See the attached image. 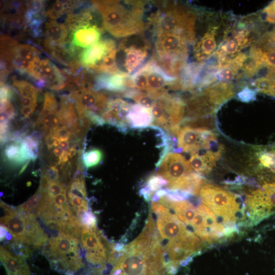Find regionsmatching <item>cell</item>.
<instances>
[{"mask_svg":"<svg viewBox=\"0 0 275 275\" xmlns=\"http://www.w3.org/2000/svg\"><path fill=\"white\" fill-rule=\"evenodd\" d=\"M117 255L104 275H171L165 252L152 214L141 234L125 246L116 247Z\"/></svg>","mask_w":275,"mask_h":275,"instance_id":"1","label":"cell"},{"mask_svg":"<svg viewBox=\"0 0 275 275\" xmlns=\"http://www.w3.org/2000/svg\"><path fill=\"white\" fill-rule=\"evenodd\" d=\"M150 212L164 250L168 271L173 274L179 266L199 253L202 241L167 206L153 201Z\"/></svg>","mask_w":275,"mask_h":275,"instance_id":"2","label":"cell"},{"mask_svg":"<svg viewBox=\"0 0 275 275\" xmlns=\"http://www.w3.org/2000/svg\"><path fill=\"white\" fill-rule=\"evenodd\" d=\"M92 4L100 14L103 29L115 37L143 34L147 29L144 2L94 1Z\"/></svg>","mask_w":275,"mask_h":275,"instance_id":"3","label":"cell"},{"mask_svg":"<svg viewBox=\"0 0 275 275\" xmlns=\"http://www.w3.org/2000/svg\"><path fill=\"white\" fill-rule=\"evenodd\" d=\"M156 202L169 208L201 241L210 242L233 232L202 202L195 206L185 199H172L166 195Z\"/></svg>","mask_w":275,"mask_h":275,"instance_id":"4","label":"cell"},{"mask_svg":"<svg viewBox=\"0 0 275 275\" xmlns=\"http://www.w3.org/2000/svg\"><path fill=\"white\" fill-rule=\"evenodd\" d=\"M160 6L147 18V27L151 29L152 35L177 33L185 37L190 44H194L196 40L197 11L177 2H165Z\"/></svg>","mask_w":275,"mask_h":275,"instance_id":"5","label":"cell"},{"mask_svg":"<svg viewBox=\"0 0 275 275\" xmlns=\"http://www.w3.org/2000/svg\"><path fill=\"white\" fill-rule=\"evenodd\" d=\"M80 240L60 232L52 235L43 248V253L52 268L65 275H80L85 268Z\"/></svg>","mask_w":275,"mask_h":275,"instance_id":"6","label":"cell"},{"mask_svg":"<svg viewBox=\"0 0 275 275\" xmlns=\"http://www.w3.org/2000/svg\"><path fill=\"white\" fill-rule=\"evenodd\" d=\"M157 168L155 174L166 181V189L190 195H199L203 178L193 171L189 162L180 154L169 153Z\"/></svg>","mask_w":275,"mask_h":275,"instance_id":"7","label":"cell"},{"mask_svg":"<svg viewBox=\"0 0 275 275\" xmlns=\"http://www.w3.org/2000/svg\"><path fill=\"white\" fill-rule=\"evenodd\" d=\"M202 202L208 207L229 229L236 232L235 223L240 205L236 195L220 187L207 183L203 184L199 193Z\"/></svg>","mask_w":275,"mask_h":275,"instance_id":"8","label":"cell"},{"mask_svg":"<svg viewBox=\"0 0 275 275\" xmlns=\"http://www.w3.org/2000/svg\"><path fill=\"white\" fill-rule=\"evenodd\" d=\"M80 243L91 275L103 270L116 252V245L109 243L97 226L82 227Z\"/></svg>","mask_w":275,"mask_h":275,"instance_id":"9","label":"cell"},{"mask_svg":"<svg viewBox=\"0 0 275 275\" xmlns=\"http://www.w3.org/2000/svg\"><path fill=\"white\" fill-rule=\"evenodd\" d=\"M143 34L124 38L119 43L116 63L120 72L131 75L149 60L152 44Z\"/></svg>","mask_w":275,"mask_h":275,"instance_id":"10","label":"cell"},{"mask_svg":"<svg viewBox=\"0 0 275 275\" xmlns=\"http://www.w3.org/2000/svg\"><path fill=\"white\" fill-rule=\"evenodd\" d=\"M185 107V100L179 96L167 93L159 97L151 108L153 116L151 126L159 128L172 135L177 136Z\"/></svg>","mask_w":275,"mask_h":275,"instance_id":"11","label":"cell"},{"mask_svg":"<svg viewBox=\"0 0 275 275\" xmlns=\"http://www.w3.org/2000/svg\"><path fill=\"white\" fill-rule=\"evenodd\" d=\"M275 213V182H265L248 195L242 217L246 224L255 225Z\"/></svg>","mask_w":275,"mask_h":275,"instance_id":"12","label":"cell"},{"mask_svg":"<svg viewBox=\"0 0 275 275\" xmlns=\"http://www.w3.org/2000/svg\"><path fill=\"white\" fill-rule=\"evenodd\" d=\"M26 73L35 80L39 87H47L54 90L64 89L66 84L65 76L50 60L38 57L29 65Z\"/></svg>","mask_w":275,"mask_h":275,"instance_id":"13","label":"cell"},{"mask_svg":"<svg viewBox=\"0 0 275 275\" xmlns=\"http://www.w3.org/2000/svg\"><path fill=\"white\" fill-rule=\"evenodd\" d=\"M67 27L71 32L68 50L71 54L99 41L102 32V27L95 21L79 20L68 25Z\"/></svg>","mask_w":275,"mask_h":275,"instance_id":"14","label":"cell"},{"mask_svg":"<svg viewBox=\"0 0 275 275\" xmlns=\"http://www.w3.org/2000/svg\"><path fill=\"white\" fill-rule=\"evenodd\" d=\"M178 147L191 155L201 150H208L216 140L215 135L208 130L183 126L177 134Z\"/></svg>","mask_w":275,"mask_h":275,"instance_id":"15","label":"cell"},{"mask_svg":"<svg viewBox=\"0 0 275 275\" xmlns=\"http://www.w3.org/2000/svg\"><path fill=\"white\" fill-rule=\"evenodd\" d=\"M75 102L78 116H97L101 117L108 101L104 93L93 89L78 90L70 95Z\"/></svg>","mask_w":275,"mask_h":275,"instance_id":"16","label":"cell"},{"mask_svg":"<svg viewBox=\"0 0 275 275\" xmlns=\"http://www.w3.org/2000/svg\"><path fill=\"white\" fill-rule=\"evenodd\" d=\"M131 104L120 97L109 99L101 115L104 123L113 125L120 131L126 132L129 129L127 118Z\"/></svg>","mask_w":275,"mask_h":275,"instance_id":"17","label":"cell"},{"mask_svg":"<svg viewBox=\"0 0 275 275\" xmlns=\"http://www.w3.org/2000/svg\"><path fill=\"white\" fill-rule=\"evenodd\" d=\"M117 47L115 41L111 39L99 40L79 54V64L85 68L94 71L105 56Z\"/></svg>","mask_w":275,"mask_h":275,"instance_id":"18","label":"cell"},{"mask_svg":"<svg viewBox=\"0 0 275 275\" xmlns=\"http://www.w3.org/2000/svg\"><path fill=\"white\" fill-rule=\"evenodd\" d=\"M130 75L119 72L115 73H99L95 76L93 90L120 93L123 95L129 90Z\"/></svg>","mask_w":275,"mask_h":275,"instance_id":"19","label":"cell"},{"mask_svg":"<svg viewBox=\"0 0 275 275\" xmlns=\"http://www.w3.org/2000/svg\"><path fill=\"white\" fill-rule=\"evenodd\" d=\"M185 102L186 118L206 117L215 112L217 108L210 102L202 91L193 93Z\"/></svg>","mask_w":275,"mask_h":275,"instance_id":"20","label":"cell"},{"mask_svg":"<svg viewBox=\"0 0 275 275\" xmlns=\"http://www.w3.org/2000/svg\"><path fill=\"white\" fill-rule=\"evenodd\" d=\"M44 44L46 47L53 51L62 47L67 41L68 27L54 20H49L44 25Z\"/></svg>","mask_w":275,"mask_h":275,"instance_id":"21","label":"cell"},{"mask_svg":"<svg viewBox=\"0 0 275 275\" xmlns=\"http://www.w3.org/2000/svg\"><path fill=\"white\" fill-rule=\"evenodd\" d=\"M223 146H218L216 150L208 149L204 153L192 154L189 162L194 171L200 175L209 174L215 166L223 152Z\"/></svg>","mask_w":275,"mask_h":275,"instance_id":"22","label":"cell"},{"mask_svg":"<svg viewBox=\"0 0 275 275\" xmlns=\"http://www.w3.org/2000/svg\"><path fill=\"white\" fill-rule=\"evenodd\" d=\"M1 261L7 275H31L24 258L1 246Z\"/></svg>","mask_w":275,"mask_h":275,"instance_id":"23","label":"cell"},{"mask_svg":"<svg viewBox=\"0 0 275 275\" xmlns=\"http://www.w3.org/2000/svg\"><path fill=\"white\" fill-rule=\"evenodd\" d=\"M210 102L218 108L235 95V87L233 83L219 81L202 90Z\"/></svg>","mask_w":275,"mask_h":275,"instance_id":"24","label":"cell"},{"mask_svg":"<svg viewBox=\"0 0 275 275\" xmlns=\"http://www.w3.org/2000/svg\"><path fill=\"white\" fill-rule=\"evenodd\" d=\"M127 122L129 128L144 129L151 127L153 123L151 109L137 103H132Z\"/></svg>","mask_w":275,"mask_h":275,"instance_id":"25","label":"cell"},{"mask_svg":"<svg viewBox=\"0 0 275 275\" xmlns=\"http://www.w3.org/2000/svg\"><path fill=\"white\" fill-rule=\"evenodd\" d=\"M21 143L22 141H12V143L6 146L5 155L9 161L15 164L29 162L22 153Z\"/></svg>","mask_w":275,"mask_h":275,"instance_id":"26","label":"cell"},{"mask_svg":"<svg viewBox=\"0 0 275 275\" xmlns=\"http://www.w3.org/2000/svg\"><path fill=\"white\" fill-rule=\"evenodd\" d=\"M12 86L21 98H29L38 99V90L31 83L25 80L14 79Z\"/></svg>","mask_w":275,"mask_h":275,"instance_id":"27","label":"cell"},{"mask_svg":"<svg viewBox=\"0 0 275 275\" xmlns=\"http://www.w3.org/2000/svg\"><path fill=\"white\" fill-rule=\"evenodd\" d=\"M75 3L57 1L51 8L46 12V15L51 19H56L64 14L70 13V9H73L77 5Z\"/></svg>","mask_w":275,"mask_h":275,"instance_id":"28","label":"cell"},{"mask_svg":"<svg viewBox=\"0 0 275 275\" xmlns=\"http://www.w3.org/2000/svg\"><path fill=\"white\" fill-rule=\"evenodd\" d=\"M58 107V103L55 96L51 93L46 92L44 94L43 107L36 122H40L45 116L50 113L57 112Z\"/></svg>","mask_w":275,"mask_h":275,"instance_id":"29","label":"cell"},{"mask_svg":"<svg viewBox=\"0 0 275 275\" xmlns=\"http://www.w3.org/2000/svg\"><path fill=\"white\" fill-rule=\"evenodd\" d=\"M36 124H42L43 129L47 132L54 131L62 125V120L59 113V110L47 115L40 122H36Z\"/></svg>","mask_w":275,"mask_h":275,"instance_id":"30","label":"cell"},{"mask_svg":"<svg viewBox=\"0 0 275 275\" xmlns=\"http://www.w3.org/2000/svg\"><path fill=\"white\" fill-rule=\"evenodd\" d=\"M40 187L39 186L33 196L16 208L20 212L36 215V210L40 202Z\"/></svg>","mask_w":275,"mask_h":275,"instance_id":"31","label":"cell"},{"mask_svg":"<svg viewBox=\"0 0 275 275\" xmlns=\"http://www.w3.org/2000/svg\"><path fill=\"white\" fill-rule=\"evenodd\" d=\"M102 158L103 153L100 149H90L84 154V164L87 169H89L99 164Z\"/></svg>","mask_w":275,"mask_h":275,"instance_id":"32","label":"cell"},{"mask_svg":"<svg viewBox=\"0 0 275 275\" xmlns=\"http://www.w3.org/2000/svg\"><path fill=\"white\" fill-rule=\"evenodd\" d=\"M239 70L229 62L219 69L217 72V78L219 81L231 82L237 76Z\"/></svg>","mask_w":275,"mask_h":275,"instance_id":"33","label":"cell"},{"mask_svg":"<svg viewBox=\"0 0 275 275\" xmlns=\"http://www.w3.org/2000/svg\"><path fill=\"white\" fill-rule=\"evenodd\" d=\"M259 160L261 166L275 173V148L261 152Z\"/></svg>","mask_w":275,"mask_h":275,"instance_id":"34","label":"cell"},{"mask_svg":"<svg viewBox=\"0 0 275 275\" xmlns=\"http://www.w3.org/2000/svg\"><path fill=\"white\" fill-rule=\"evenodd\" d=\"M22 143L30 153L32 160L34 161L37 157L39 150V140L38 137L32 135L25 137Z\"/></svg>","mask_w":275,"mask_h":275,"instance_id":"35","label":"cell"},{"mask_svg":"<svg viewBox=\"0 0 275 275\" xmlns=\"http://www.w3.org/2000/svg\"><path fill=\"white\" fill-rule=\"evenodd\" d=\"M48 132H53L55 137L60 142L69 141L73 134L72 130L65 125H60L54 131Z\"/></svg>","mask_w":275,"mask_h":275,"instance_id":"36","label":"cell"},{"mask_svg":"<svg viewBox=\"0 0 275 275\" xmlns=\"http://www.w3.org/2000/svg\"><path fill=\"white\" fill-rule=\"evenodd\" d=\"M262 19L264 22L275 23V1H272L260 12Z\"/></svg>","mask_w":275,"mask_h":275,"instance_id":"37","label":"cell"},{"mask_svg":"<svg viewBox=\"0 0 275 275\" xmlns=\"http://www.w3.org/2000/svg\"><path fill=\"white\" fill-rule=\"evenodd\" d=\"M261 60L264 66L268 69H275V49L263 52Z\"/></svg>","mask_w":275,"mask_h":275,"instance_id":"38","label":"cell"},{"mask_svg":"<svg viewBox=\"0 0 275 275\" xmlns=\"http://www.w3.org/2000/svg\"><path fill=\"white\" fill-rule=\"evenodd\" d=\"M256 94V91L246 87L238 93V96L242 101L250 102L255 99Z\"/></svg>","mask_w":275,"mask_h":275,"instance_id":"39","label":"cell"},{"mask_svg":"<svg viewBox=\"0 0 275 275\" xmlns=\"http://www.w3.org/2000/svg\"><path fill=\"white\" fill-rule=\"evenodd\" d=\"M45 140L48 150L51 149L53 147H57L59 146L60 142L57 139L52 132H47Z\"/></svg>","mask_w":275,"mask_h":275,"instance_id":"40","label":"cell"},{"mask_svg":"<svg viewBox=\"0 0 275 275\" xmlns=\"http://www.w3.org/2000/svg\"><path fill=\"white\" fill-rule=\"evenodd\" d=\"M34 111L31 107H22L20 111L22 116L25 118H27L31 116Z\"/></svg>","mask_w":275,"mask_h":275,"instance_id":"41","label":"cell"},{"mask_svg":"<svg viewBox=\"0 0 275 275\" xmlns=\"http://www.w3.org/2000/svg\"><path fill=\"white\" fill-rule=\"evenodd\" d=\"M1 241L5 240L6 239L7 233H8V229L4 225H1Z\"/></svg>","mask_w":275,"mask_h":275,"instance_id":"42","label":"cell"},{"mask_svg":"<svg viewBox=\"0 0 275 275\" xmlns=\"http://www.w3.org/2000/svg\"><path fill=\"white\" fill-rule=\"evenodd\" d=\"M64 152L65 151L60 146L55 147L52 150V153L59 158L63 155Z\"/></svg>","mask_w":275,"mask_h":275,"instance_id":"43","label":"cell"},{"mask_svg":"<svg viewBox=\"0 0 275 275\" xmlns=\"http://www.w3.org/2000/svg\"><path fill=\"white\" fill-rule=\"evenodd\" d=\"M59 146L66 152H67L70 148V144L68 141L60 142Z\"/></svg>","mask_w":275,"mask_h":275,"instance_id":"44","label":"cell"},{"mask_svg":"<svg viewBox=\"0 0 275 275\" xmlns=\"http://www.w3.org/2000/svg\"><path fill=\"white\" fill-rule=\"evenodd\" d=\"M84 275H89V274H87V273H86V274H84Z\"/></svg>","mask_w":275,"mask_h":275,"instance_id":"45","label":"cell"}]
</instances>
